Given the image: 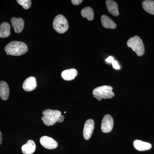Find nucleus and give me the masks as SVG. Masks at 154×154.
I'll use <instances>...</instances> for the list:
<instances>
[{"instance_id":"nucleus-1","label":"nucleus","mask_w":154,"mask_h":154,"mask_svg":"<svg viewBox=\"0 0 154 154\" xmlns=\"http://www.w3.org/2000/svg\"><path fill=\"white\" fill-rule=\"evenodd\" d=\"M5 51L8 55H22L28 51V48L24 42L19 41H13L6 45Z\"/></svg>"},{"instance_id":"nucleus-2","label":"nucleus","mask_w":154,"mask_h":154,"mask_svg":"<svg viewBox=\"0 0 154 154\" xmlns=\"http://www.w3.org/2000/svg\"><path fill=\"white\" fill-rule=\"evenodd\" d=\"M94 97L99 101L102 99H111L114 96L113 88L110 86H102L95 88L93 91Z\"/></svg>"},{"instance_id":"nucleus-3","label":"nucleus","mask_w":154,"mask_h":154,"mask_svg":"<svg viewBox=\"0 0 154 154\" xmlns=\"http://www.w3.org/2000/svg\"><path fill=\"white\" fill-rule=\"evenodd\" d=\"M43 116L42 120L43 123L47 126H51L55 124L57 122L59 117L61 115V112L58 110H52L48 109L42 112Z\"/></svg>"},{"instance_id":"nucleus-4","label":"nucleus","mask_w":154,"mask_h":154,"mask_svg":"<svg viewBox=\"0 0 154 154\" xmlns=\"http://www.w3.org/2000/svg\"><path fill=\"white\" fill-rule=\"evenodd\" d=\"M127 45L138 56H142L144 54L145 48L143 42L138 36H135L130 38L127 42Z\"/></svg>"},{"instance_id":"nucleus-5","label":"nucleus","mask_w":154,"mask_h":154,"mask_svg":"<svg viewBox=\"0 0 154 154\" xmlns=\"http://www.w3.org/2000/svg\"><path fill=\"white\" fill-rule=\"evenodd\" d=\"M53 28L59 33H65L69 28L68 22L66 17L62 15L57 16L54 20Z\"/></svg>"},{"instance_id":"nucleus-6","label":"nucleus","mask_w":154,"mask_h":154,"mask_svg":"<svg viewBox=\"0 0 154 154\" xmlns=\"http://www.w3.org/2000/svg\"><path fill=\"white\" fill-rule=\"evenodd\" d=\"M113 120L112 116L109 114H107L104 116L102 120L101 130L105 133L111 132L113 129Z\"/></svg>"},{"instance_id":"nucleus-7","label":"nucleus","mask_w":154,"mask_h":154,"mask_svg":"<svg viewBox=\"0 0 154 154\" xmlns=\"http://www.w3.org/2000/svg\"><path fill=\"white\" fill-rule=\"evenodd\" d=\"M94 122L93 119H89L86 121L83 130V136L86 140L90 139L94 128Z\"/></svg>"},{"instance_id":"nucleus-8","label":"nucleus","mask_w":154,"mask_h":154,"mask_svg":"<svg viewBox=\"0 0 154 154\" xmlns=\"http://www.w3.org/2000/svg\"><path fill=\"white\" fill-rule=\"evenodd\" d=\"M40 143L44 148L48 149H56L58 146L57 143L52 138L45 136L41 137Z\"/></svg>"},{"instance_id":"nucleus-9","label":"nucleus","mask_w":154,"mask_h":154,"mask_svg":"<svg viewBox=\"0 0 154 154\" xmlns=\"http://www.w3.org/2000/svg\"><path fill=\"white\" fill-rule=\"evenodd\" d=\"M11 24L14 28V31L16 33H20L24 28V20L22 18L13 17L11 19Z\"/></svg>"},{"instance_id":"nucleus-10","label":"nucleus","mask_w":154,"mask_h":154,"mask_svg":"<svg viewBox=\"0 0 154 154\" xmlns=\"http://www.w3.org/2000/svg\"><path fill=\"white\" fill-rule=\"evenodd\" d=\"M36 86V79L33 77H30L25 80L23 83L22 88L24 91L30 92L33 91Z\"/></svg>"},{"instance_id":"nucleus-11","label":"nucleus","mask_w":154,"mask_h":154,"mask_svg":"<svg viewBox=\"0 0 154 154\" xmlns=\"http://www.w3.org/2000/svg\"><path fill=\"white\" fill-rule=\"evenodd\" d=\"M106 7L108 11L113 16L117 17L119 15L118 5L117 3L112 0H107L106 2Z\"/></svg>"},{"instance_id":"nucleus-12","label":"nucleus","mask_w":154,"mask_h":154,"mask_svg":"<svg viewBox=\"0 0 154 154\" xmlns=\"http://www.w3.org/2000/svg\"><path fill=\"white\" fill-rule=\"evenodd\" d=\"M78 75V72L75 69H71L65 70L61 73L62 78L66 81H72Z\"/></svg>"},{"instance_id":"nucleus-13","label":"nucleus","mask_w":154,"mask_h":154,"mask_svg":"<svg viewBox=\"0 0 154 154\" xmlns=\"http://www.w3.org/2000/svg\"><path fill=\"white\" fill-rule=\"evenodd\" d=\"M10 94V89L8 84L4 81L0 82V97L3 100H8Z\"/></svg>"},{"instance_id":"nucleus-14","label":"nucleus","mask_w":154,"mask_h":154,"mask_svg":"<svg viewBox=\"0 0 154 154\" xmlns=\"http://www.w3.org/2000/svg\"><path fill=\"white\" fill-rule=\"evenodd\" d=\"M133 145L135 149L140 151L148 150L152 147L151 144L140 140H135Z\"/></svg>"},{"instance_id":"nucleus-15","label":"nucleus","mask_w":154,"mask_h":154,"mask_svg":"<svg viewBox=\"0 0 154 154\" xmlns=\"http://www.w3.org/2000/svg\"><path fill=\"white\" fill-rule=\"evenodd\" d=\"M36 150V145L32 140H29L27 143L22 146V150L24 154H32Z\"/></svg>"},{"instance_id":"nucleus-16","label":"nucleus","mask_w":154,"mask_h":154,"mask_svg":"<svg viewBox=\"0 0 154 154\" xmlns=\"http://www.w3.org/2000/svg\"><path fill=\"white\" fill-rule=\"evenodd\" d=\"M11 26L8 22H3L0 26V37L5 38L11 35Z\"/></svg>"},{"instance_id":"nucleus-17","label":"nucleus","mask_w":154,"mask_h":154,"mask_svg":"<svg viewBox=\"0 0 154 154\" xmlns=\"http://www.w3.org/2000/svg\"><path fill=\"white\" fill-rule=\"evenodd\" d=\"M101 23L102 26L106 28L113 29H115L116 27L115 22L106 15L102 16L101 17Z\"/></svg>"},{"instance_id":"nucleus-18","label":"nucleus","mask_w":154,"mask_h":154,"mask_svg":"<svg viewBox=\"0 0 154 154\" xmlns=\"http://www.w3.org/2000/svg\"><path fill=\"white\" fill-rule=\"evenodd\" d=\"M81 15L83 18H86L89 21H92L94 19V10L91 7H86L81 11Z\"/></svg>"},{"instance_id":"nucleus-19","label":"nucleus","mask_w":154,"mask_h":154,"mask_svg":"<svg viewBox=\"0 0 154 154\" xmlns=\"http://www.w3.org/2000/svg\"><path fill=\"white\" fill-rule=\"evenodd\" d=\"M142 7L144 10L149 14L154 15V1L146 0L142 3Z\"/></svg>"},{"instance_id":"nucleus-20","label":"nucleus","mask_w":154,"mask_h":154,"mask_svg":"<svg viewBox=\"0 0 154 154\" xmlns=\"http://www.w3.org/2000/svg\"><path fill=\"white\" fill-rule=\"evenodd\" d=\"M17 2L26 10L29 9L31 6V1L30 0H17Z\"/></svg>"},{"instance_id":"nucleus-21","label":"nucleus","mask_w":154,"mask_h":154,"mask_svg":"<svg viewBox=\"0 0 154 154\" xmlns=\"http://www.w3.org/2000/svg\"><path fill=\"white\" fill-rule=\"evenodd\" d=\"M112 65L113 68L116 69H120V67L119 66V65L117 62V61L114 60L113 62L112 63Z\"/></svg>"},{"instance_id":"nucleus-22","label":"nucleus","mask_w":154,"mask_h":154,"mask_svg":"<svg viewBox=\"0 0 154 154\" xmlns=\"http://www.w3.org/2000/svg\"><path fill=\"white\" fill-rule=\"evenodd\" d=\"M71 2L73 5H78L82 2L83 1L82 0H72Z\"/></svg>"},{"instance_id":"nucleus-23","label":"nucleus","mask_w":154,"mask_h":154,"mask_svg":"<svg viewBox=\"0 0 154 154\" xmlns=\"http://www.w3.org/2000/svg\"><path fill=\"white\" fill-rule=\"evenodd\" d=\"M114 60V58L112 56L109 57L106 59V61L108 63H112Z\"/></svg>"},{"instance_id":"nucleus-24","label":"nucleus","mask_w":154,"mask_h":154,"mask_svg":"<svg viewBox=\"0 0 154 154\" xmlns=\"http://www.w3.org/2000/svg\"><path fill=\"white\" fill-rule=\"evenodd\" d=\"M64 119V117L63 116L61 115L59 117L58 119L57 122H62L63 121Z\"/></svg>"},{"instance_id":"nucleus-25","label":"nucleus","mask_w":154,"mask_h":154,"mask_svg":"<svg viewBox=\"0 0 154 154\" xmlns=\"http://www.w3.org/2000/svg\"><path fill=\"white\" fill-rule=\"evenodd\" d=\"M2 133L0 131V145L2 143Z\"/></svg>"},{"instance_id":"nucleus-26","label":"nucleus","mask_w":154,"mask_h":154,"mask_svg":"<svg viewBox=\"0 0 154 154\" xmlns=\"http://www.w3.org/2000/svg\"><path fill=\"white\" fill-rule=\"evenodd\" d=\"M64 113H66V111H65V112H64Z\"/></svg>"}]
</instances>
